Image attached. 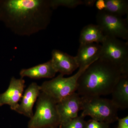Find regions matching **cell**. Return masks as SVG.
I'll return each instance as SVG.
<instances>
[{
	"mask_svg": "<svg viewBox=\"0 0 128 128\" xmlns=\"http://www.w3.org/2000/svg\"><path fill=\"white\" fill-rule=\"evenodd\" d=\"M53 10L50 0L0 1V19L18 36H30L46 29Z\"/></svg>",
	"mask_w": 128,
	"mask_h": 128,
	"instance_id": "cell-1",
	"label": "cell"
},
{
	"mask_svg": "<svg viewBox=\"0 0 128 128\" xmlns=\"http://www.w3.org/2000/svg\"><path fill=\"white\" fill-rule=\"evenodd\" d=\"M127 73L109 62L98 59L80 76L76 92L81 97L101 96L111 94L120 77Z\"/></svg>",
	"mask_w": 128,
	"mask_h": 128,
	"instance_id": "cell-2",
	"label": "cell"
},
{
	"mask_svg": "<svg viewBox=\"0 0 128 128\" xmlns=\"http://www.w3.org/2000/svg\"><path fill=\"white\" fill-rule=\"evenodd\" d=\"M81 115L106 123H112L119 118L118 109L111 99L101 96L81 97Z\"/></svg>",
	"mask_w": 128,
	"mask_h": 128,
	"instance_id": "cell-3",
	"label": "cell"
},
{
	"mask_svg": "<svg viewBox=\"0 0 128 128\" xmlns=\"http://www.w3.org/2000/svg\"><path fill=\"white\" fill-rule=\"evenodd\" d=\"M56 104L50 97L41 92L37 99L36 112L30 118L28 128L59 126V117Z\"/></svg>",
	"mask_w": 128,
	"mask_h": 128,
	"instance_id": "cell-4",
	"label": "cell"
},
{
	"mask_svg": "<svg viewBox=\"0 0 128 128\" xmlns=\"http://www.w3.org/2000/svg\"><path fill=\"white\" fill-rule=\"evenodd\" d=\"M80 68L76 74L68 77L60 74L52 80L44 82L40 86L41 92L58 103L76 92L80 76L87 68Z\"/></svg>",
	"mask_w": 128,
	"mask_h": 128,
	"instance_id": "cell-5",
	"label": "cell"
},
{
	"mask_svg": "<svg viewBox=\"0 0 128 128\" xmlns=\"http://www.w3.org/2000/svg\"><path fill=\"white\" fill-rule=\"evenodd\" d=\"M99 59L112 64L128 73V44L116 38L105 36L101 44Z\"/></svg>",
	"mask_w": 128,
	"mask_h": 128,
	"instance_id": "cell-6",
	"label": "cell"
},
{
	"mask_svg": "<svg viewBox=\"0 0 128 128\" xmlns=\"http://www.w3.org/2000/svg\"><path fill=\"white\" fill-rule=\"evenodd\" d=\"M96 20L97 24L102 30L105 36L118 39H128L127 19L103 11L98 12Z\"/></svg>",
	"mask_w": 128,
	"mask_h": 128,
	"instance_id": "cell-7",
	"label": "cell"
},
{
	"mask_svg": "<svg viewBox=\"0 0 128 128\" xmlns=\"http://www.w3.org/2000/svg\"><path fill=\"white\" fill-rule=\"evenodd\" d=\"M81 97L76 92L57 103L56 107L59 117L60 124L78 117V112L81 110Z\"/></svg>",
	"mask_w": 128,
	"mask_h": 128,
	"instance_id": "cell-8",
	"label": "cell"
},
{
	"mask_svg": "<svg viewBox=\"0 0 128 128\" xmlns=\"http://www.w3.org/2000/svg\"><path fill=\"white\" fill-rule=\"evenodd\" d=\"M25 87V80L23 78L12 77L8 89L0 94V106L8 105L11 110L16 111L23 96Z\"/></svg>",
	"mask_w": 128,
	"mask_h": 128,
	"instance_id": "cell-9",
	"label": "cell"
},
{
	"mask_svg": "<svg viewBox=\"0 0 128 128\" xmlns=\"http://www.w3.org/2000/svg\"><path fill=\"white\" fill-rule=\"evenodd\" d=\"M51 56L50 60L57 73L64 76L70 75L79 68L75 56L56 49L52 50Z\"/></svg>",
	"mask_w": 128,
	"mask_h": 128,
	"instance_id": "cell-10",
	"label": "cell"
},
{
	"mask_svg": "<svg viewBox=\"0 0 128 128\" xmlns=\"http://www.w3.org/2000/svg\"><path fill=\"white\" fill-rule=\"evenodd\" d=\"M41 92L40 86L35 82L31 83L25 90L16 112L30 118L34 114L33 108Z\"/></svg>",
	"mask_w": 128,
	"mask_h": 128,
	"instance_id": "cell-11",
	"label": "cell"
},
{
	"mask_svg": "<svg viewBox=\"0 0 128 128\" xmlns=\"http://www.w3.org/2000/svg\"><path fill=\"white\" fill-rule=\"evenodd\" d=\"M101 48L100 44H80L75 56L79 68H86L99 59Z\"/></svg>",
	"mask_w": 128,
	"mask_h": 128,
	"instance_id": "cell-12",
	"label": "cell"
},
{
	"mask_svg": "<svg viewBox=\"0 0 128 128\" xmlns=\"http://www.w3.org/2000/svg\"><path fill=\"white\" fill-rule=\"evenodd\" d=\"M111 99L119 109L128 108V73L124 74L120 78L111 92Z\"/></svg>",
	"mask_w": 128,
	"mask_h": 128,
	"instance_id": "cell-13",
	"label": "cell"
},
{
	"mask_svg": "<svg viewBox=\"0 0 128 128\" xmlns=\"http://www.w3.org/2000/svg\"><path fill=\"white\" fill-rule=\"evenodd\" d=\"M57 73L50 60L45 63L31 68L22 69L19 74L21 78L28 77L31 79L38 80L42 78H54Z\"/></svg>",
	"mask_w": 128,
	"mask_h": 128,
	"instance_id": "cell-14",
	"label": "cell"
},
{
	"mask_svg": "<svg viewBox=\"0 0 128 128\" xmlns=\"http://www.w3.org/2000/svg\"><path fill=\"white\" fill-rule=\"evenodd\" d=\"M105 37L102 30L97 24H90L82 28L79 41L80 44H102Z\"/></svg>",
	"mask_w": 128,
	"mask_h": 128,
	"instance_id": "cell-15",
	"label": "cell"
},
{
	"mask_svg": "<svg viewBox=\"0 0 128 128\" xmlns=\"http://www.w3.org/2000/svg\"><path fill=\"white\" fill-rule=\"evenodd\" d=\"M105 11L122 17L128 14V1L127 0H105Z\"/></svg>",
	"mask_w": 128,
	"mask_h": 128,
	"instance_id": "cell-16",
	"label": "cell"
},
{
	"mask_svg": "<svg viewBox=\"0 0 128 128\" xmlns=\"http://www.w3.org/2000/svg\"><path fill=\"white\" fill-rule=\"evenodd\" d=\"M50 3L53 10L60 6L74 8L81 5L92 6V1L90 0H50Z\"/></svg>",
	"mask_w": 128,
	"mask_h": 128,
	"instance_id": "cell-17",
	"label": "cell"
},
{
	"mask_svg": "<svg viewBox=\"0 0 128 128\" xmlns=\"http://www.w3.org/2000/svg\"><path fill=\"white\" fill-rule=\"evenodd\" d=\"M84 117L81 115L72 120L70 121L60 124L59 128H86V122L84 119Z\"/></svg>",
	"mask_w": 128,
	"mask_h": 128,
	"instance_id": "cell-18",
	"label": "cell"
},
{
	"mask_svg": "<svg viewBox=\"0 0 128 128\" xmlns=\"http://www.w3.org/2000/svg\"><path fill=\"white\" fill-rule=\"evenodd\" d=\"M110 124L90 119L86 122V128H110Z\"/></svg>",
	"mask_w": 128,
	"mask_h": 128,
	"instance_id": "cell-19",
	"label": "cell"
},
{
	"mask_svg": "<svg viewBox=\"0 0 128 128\" xmlns=\"http://www.w3.org/2000/svg\"><path fill=\"white\" fill-rule=\"evenodd\" d=\"M118 126L117 128H128V116L122 118H118Z\"/></svg>",
	"mask_w": 128,
	"mask_h": 128,
	"instance_id": "cell-20",
	"label": "cell"
},
{
	"mask_svg": "<svg viewBox=\"0 0 128 128\" xmlns=\"http://www.w3.org/2000/svg\"><path fill=\"white\" fill-rule=\"evenodd\" d=\"M96 7L98 12L103 11L105 10L106 4L105 0H96L95 3Z\"/></svg>",
	"mask_w": 128,
	"mask_h": 128,
	"instance_id": "cell-21",
	"label": "cell"
},
{
	"mask_svg": "<svg viewBox=\"0 0 128 128\" xmlns=\"http://www.w3.org/2000/svg\"><path fill=\"white\" fill-rule=\"evenodd\" d=\"M59 128L58 127H48V128Z\"/></svg>",
	"mask_w": 128,
	"mask_h": 128,
	"instance_id": "cell-22",
	"label": "cell"
}]
</instances>
